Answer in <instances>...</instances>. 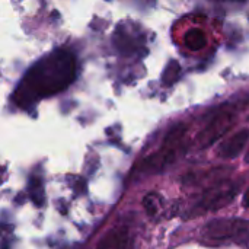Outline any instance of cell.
Returning a JSON list of instances; mask_svg holds the SVG:
<instances>
[{
  "mask_svg": "<svg viewBox=\"0 0 249 249\" xmlns=\"http://www.w3.org/2000/svg\"><path fill=\"white\" fill-rule=\"evenodd\" d=\"M143 207L150 217H158L163 212V200L156 193H149L143 198Z\"/></svg>",
  "mask_w": 249,
  "mask_h": 249,
  "instance_id": "ba28073f",
  "label": "cell"
},
{
  "mask_svg": "<svg viewBox=\"0 0 249 249\" xmlns=\"http://www.w3.org/2000/svg\"><path fill=\"white\" fill-rule=\"evenodd\" d=\"M242 206L244 207H247L249 209V188L245 191V194H244V198H242Z\"/></svg>",
  "mask_w": 249,
  "mask_h": 249,
  "instance_id": "7c38bea8",
  "label": "cell"
},
{
  "mask_svg": "<svg viewBox=\"0 0 249 249\" xmlns=\"http://www.w3.org/2000/svg\"><path fill=\"white\" fill-rule=\"evenodd\" d=\"M29 197L34 201L35 206L42 207L45 203V188H44V182L41 178L34 177L29 182Z\"/></svg>",
  "mask_w": 249,
  "mask_h": 249,
  "instance_id": "9c48e42d",
  "label": "cell"
},
{
  "mask_svg": "<svg viewBox=\"0 0 249 249\" xmlns=\"http://www.w3.org/2000/svg\"><path fill=\"white\" fill-rule=\"evenodd\" d=\"M185 134H187V125L178 124L171 128V131L166 134L162 146L159 150L147 156L142 165H140V175H155L162 171H165L168 166H171L174 162L178 160V158L185 152Z\"/></svg>",
  "mask_w": 249,
  "mask_h": 249,
  "instance_id": "7a4b0ae2",
  "label": "cell"
},
{
  "mask_svg": "<svg viewBox=\"0 0 249 249\" xmlns=\"http://www.w3.org/2000/svg\"><path fill=\"white\" fill-rule=\"evenodd\" d=\"M245 163H248L249 165V149L248 152H247V155H245Z\"/></svg>",
  "mask_w": 249,
  "mask_h": 249,
  "instance_id": "4fadbf2b",
  "label": "cell"
},
{
  "mask_svg": "<svg viewBox=\"0 0 249 249\" xmlns=\"http://www.w3.org/2000/svg\"><path fill=\"white\" fill-rule=\"evenodd\" d=\"M249 140V130H241L238 133H235L232 137H229L228 140H225L219 150L217 155L222 159H235L236 156H239L242 153V150L245 149L247 143Z\"/></svg>",
  "mask_w": 249,
  "mask_h": 249,
  "instance_id": "52a82bcc",
  "label": "cell"
},
{
  "mask_svg": "<svg viewBox=\"0 0 249 249\" xmlns=\"http://www.w3.org/2000/svg\"><path fill=\"white\" fill-rule=\"evenodd\" d=\"M248 231L249 223L242 219H214L204 226L201 236L209 242H241Z\"/></svg>",
  "mask_w": 249,
  "mask_h": 249,
  "instance_id": "277c9868",
  "label": "cell"
},
{
  "mask_svg": "<svg viewBox=\"0 0 249 249\" xmlns=\"http://www.w3.org/2000/svg\"><path fill=\"white\" fill-rule=\"evenodd\" d=\"M74 55L67 50H55L39 58L20 79L13 101L20 108H29L38 101L67 89L76 79Z\"/></svg>",
  "mask_w": 249,
  "mask_h": 249,
  "instance_id": "6da1fadb",
  "label": "cell"
},
{
  "mask_svg": "<svg viewBox=\"0 0 249 249\" xmlns=\"http://www.w3.org/2000/svg\"><path fill=\"white\" fill-rule=\"evenodd\" d=\"M207 44V38L204 35V32L201 29L193 28L185 34V45L191 50V51H198L201 50L204 45Z\"/></svg>",
  "mask_w": 249,
  "mask_h": 249,
  "instance_id": "30bf717a",
  "label": "cell"
},
{
  "mask_svg": "<svg viewBox=\"0 0 249 249\" xmlns=\"http://www.w3.org/2000/svg\"><path fill=\"white\" fill-rule=\"evenodd\" d=\"M179 73H181V66H179V63L178 61H171L168 66H166V69H165V71H163V83L166 85V86H171L177 79H178V76H179Z\"/></svg>",
  "mask_w": 249,
  "mask_h": 249,
  "instance_id": "8fae6325",
  "label": "cell"
},
{
  "mask_svg": "<svg viewBox=\"0 0 249 249\" xmlns=\"http://www.w3.org/2000/svg\"><path fill=\"white\" fill-rule=\"evenodd\" d=\"M134 238L128 226L111 228L98 242L96 249H133Z\"/></svg>",
  "mask_w": 249,
  "mask_h": 249,
  "instance_id": "8992f818",
  "label": "cell"
},
{
  "mask_svg": "<svg viewBox=\"0 0 249 249\" xmlns=\"http://www.w3.org/2000/svg\"><path fill=\"white\" fill-rule=\"evenodd\" d=\"M236 121V114L233 111L225 109L216 114L209 124L198 133L196 139V144L198 149H207L213 146L217 140H220L235 124Z\"/></svg>",
  "mask_w": 249,
  "mask_h": 249,
  "instance_id": "5b68a950",
  "label": "cell"
},
{
  "mask_svg": "<svg viewBox=\"0 0 249 249\" xmlns=\"http://www.w3.org/2000/svg\"><path fill=\"white\" fill-rule=\"evenodd\" d=\"M241 190V184L235 181H219L210 185L193 207V214L216 212L229 206Z\"/></svg>",
  "mask_w": 249,
  "mask_h": 249,
  "instance_id": "3957f363",
  "label": "cell"
}]
</instances>
